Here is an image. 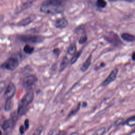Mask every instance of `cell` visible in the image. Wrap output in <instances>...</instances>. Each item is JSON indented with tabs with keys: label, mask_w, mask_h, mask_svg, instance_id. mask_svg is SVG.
I'll list each match as a JSON object with an SVG mask.
<instances>
[{
	"label": "cell",
	"mask_w": 135,
	"mask_h": 135,
	"mask_svg": "<svg viewBox=\"0 0 135 135\" xmlns=\"http://www.w3.org/2000/svg\"><path fill=\"white\" fill-rule=\"evenodd\" d=\"M16 91V87L15 85L12 82H10L7 86L4 94V97L6 99H12L13 95L15 94Z\"/></svg>",
	"instance_id": "8"
},
{
	"label": "cell",
	"mask_w": 135,
	"mask_h": 135,
	"mask_svg": "<svg viewBox=\"0 0 135 135\" xmlns=\"http://www.w3.org/2000/svg\"><path fill=\"white\" fill-rule=\"evenodd\" d=\"M34 50V48L31 47L29 44H26L23 48L24 52L28 54H31L33 52Z\"/></svg>",
	"instance_id": "16"
},
{
	"label": "cell",
	"mask_w": 135,
	"mask_h": 135,
	"mask_svg": "<svg viewBox=\"0 0 135 135\" xmlns=\"http://www.w3.org/2000/svg\"><path fill=\"white\" fill-rule=\"evenodd\" d=\"M65 10L64 2L58 0H49L44 1L40 6V11L43 13L50 14L61 13Z\"/></svg>",
	"instance_id": "1"
},
{
	"label": "cell",
	"mask_w": 135,
	"mask_h": 135,
	"mask_svg": "<svg viewBox=\"0 0 135 135\" xmlns=\"http://www.w3.org/2000/svg\"><path fill=\"white\" fill-rule=\"evenodd\" d=\"M104 38L107 41L114 46H119L122 44V42L118 35L113 32L106 33L104 35Z\"/></svg>",
	"instance_id": "5"
},
{
	"label": "cell",
	"mask_w": 135,
	"mask_h": 135,
	"mask_svg": "<svg viewBox=\"0 0 135 135\" xmlns=\"http://www.w3.org/2000/svg\"><path fill=\"white\" fill-rule=\"evenodd\" d=\"M53 53H54V54L55 55H56V56H58L59 55V54H60V52H61V51H60V50L59 49L56 48V49H54V50H53Z\"/></svg>",
	"instance_id": "29"
},
{
	"label": "cell",
	"mask_w": 135,
	"mask_h": 135,
	"mask_svg": "<svg viewBox=\"0 0 135 135\" xmlns=\"http://www.w3.org/2000/svg\"><path fill=\"white\" fill-rule=\"evenodd\" d=\"M68 21L65 17H62L56 19L54 22V26L58 29H63L67 27L68 25Z\"/></svg>",
	"instance_id": "10"
},
{
	"label": "cell",
	"mask_w": 135,
	"mask_h": 135,
	"mask_svg": "<svg viewBox=\"0 0 135 135\" xmlns=\"http://www.w3.org/2000/svg\"><path fill=\"white\" fill-rule=\"evenodd\" d=\"M38 81V78L33 75H30L23 78L22 83L23 87L26 89L32 88Z\"/></svg>",
	"instance_id": "6"
},
{
	"label": "cell",
	"mask_w": 135,
	"mask_h": 135,
	"mask_svg": "<svg viewBox=\"0 0 135 135\" xmlns=\"http://www.w3.org/2000/svg\"><path fill=\"white\" fill-rule=\"evenodd\" d=\"M25 131H26V129H25V128H24V126H23V125L21 126L20 128H19V132L20 133V134L21 135H23L24 134V133H25Z\"/></svg>",
	"instance_id": "28"
},
{
	"label": "cell",
	"mask_w": 135,
	"mask_h": 135,
	"mask_svg": "<svg viewBox=\"0 0 135 135\" xmlns=\"http://www.w3.org/2000/svg\"><path fill=\"white\" fill-rule=\"evenodd\" d=\"M131 58H132V60H133V61H135V51L133 52Z\"/></svg>",
	"instance_id": "31"
},
{
	"label": "cell",
	"mask_w": 135,
	"mask_h": 135,
	"mask_svg": "<svg viewBox=\"0 0 135 135\" xmlns=\"http://www.w3.org/2000/svg\"><path fill=\"white\" fill-rule=\"evenodd\" d=\"M69 63V59L68 58L67 56H64L62 61L60 64V72H62L65 70L66 67H67Z\"/></svg>",
	"instance_id": "14"
},
{
	"label": "cell",
	"mask_w": 135,
	"mask_h": 135,
	"mask_svg": "<svg viewBox=\"0 0 135 135\" xmlns=\"http://www.w3.org/2000/svg\"><path fill=\"white\" fill-rule=\"evenodd\" d=\"M99 135L98 134V133L97 132H96V133H94V134H93V135Z\"/></svg>",
	"instance_id": "34"
},
{
	"label": "cell",
	"mask_w": 135,
	"mask_h": 135,
	"mask_svg": "<svg viewBox=\"0 0 135 135\" xmlns=\"http://www.w3.org/2000/svg\"><path fill=\"white\" fill-rule=\"evenodd\" d=\"M81 53H82V51H78L73 56V57L71 58V60H70V63L71 64V65H73V64H74L77 61L78 59H79V58L80 57V56L81 55Z\"/></svg>",
	"instance_id": "18"
},
{
	"label": "cell",
	"mask_w": 135,
	"mask_h": 135,
	"mask_svg": "<svg viewBox=\"0 0 135 135\" xmlns=\"http://www.w3.org/2000/svg\"><path fill=\"white\" fill-rule=\"evenodd\" d=\"M134 132H135V130L134 131Z\"/></svg>",
	"instance_id": "36"
},
{
	"label": "cell",
	"mask_w": 135,
	"mask_h": 135,
	"mask_svg": "<svg viewBox=\"0 0 135 135\" xmlns=\"http://www.w3.org/2000/svg\"><path fill=\"white\" fill-rule=\"evenodd\" d=\"M124 122V120L122 118H120L119 119L117 120L116 122H115V125L116 126H119L121 124H122Z\"/></svg>",
	"instance_id": "26"
},
{
	"label": "cell",
	"mask_w": 135,
	"mask_h": 135,
	"mask_svg": "<svg viewBox=\"0 0 135 135\" xmlns=\"http://www.w3.org/2000/svg\"><path fill=\"white\" fill-rule=\"evenodd\" d=\"M36 18V15L35 14H31L28 17H27L26 18L23 19V20H21L19 22L17 23V25L18 26H26L28 24H30Z\"/></svg>",
	"instance_id": "11"
},
{
	"label": "cell",
	"mask_w": 135,
	"mask_h": 135,
	"mask_svg": "<svg viewBox=\"0 0 135 135\" xmlns=\"http://www.w3.org/2000/svg\"><path fill=\"white\" fill-rule=\"evenodd\" d=\"M29 127V120L27 119L25 120V122H24V128L26 130L28 129Z\"/></svg>",
	"instance_id": "27"
},
{
	"label": "cell",
	"mask_w": 135,
	"mask_h": 135,
	"mask_svg": "<svg viewBox=\"0 0 135 135\" xmlns=\"http://www.w3.org/2000/svg\"><path fill=\"white\" fill-rule=\"evenodd\" d=\"M20 59L17 56H12L11 57L7 59L6 61L3 63L1 68L8 70L13 71L16 69L20 65Z\"/></svg>",
	"instance_id": "3"
},
{
	"label": "cell",
	"mask_w": 135,
	"mask_h": 135,
	"mask_svg": "<svg viewBox=\"0 0 135 135\" xmlns=\"http://www.w3.org/2000/svg\"><path fill=\"white\" fill-rule=\"evenodd\" d=\"M13 106V102L12 99L6 100L5 105V110L6 111H9L11 110Z\"/></svg>",
	"instance_id": "17"
},
{
	"label": "cell",
	"mask_w": 135,
	"mask_h": 135,
	"mask_svg": "<svg viewBox=\"0 0 135 135\" xmlns=\"http://www.w3.org/2000/svg\"><path fill=\"white\" fill-rule=\"evenodd\" d=\"M16 120L17 119L15 117L6 120L2 124V129L4 130H6L10 128H13L15 125Z\"/></svg>",
	"instance_id": "9"
},
{
	"label": "cell",
	"mask_w": 135,
	"mask_h": 135,
	"mask_svg": "<svg viewBox=\"0 0 135 135\" xmlns=\"http://www.w3.org/2000/svg\"><path fill=\"white\" fill-rule=\"evenodd\" d=\"M118 73V68H116L113 69L112 70V71L110 72V73L109 74L108 77L101 83V86L106 87L108 86V85L109 84H110L111 82H112L113 81H114L116 79Z\"/></svg>",
	"instance_id": "7"
},
{
	"label": "cell",
	"mask_w": 135,
	"mask_h": 135,
	"mask_svg": "<svg viewBox=\"0 0 135 135\" xmlns=\"http://www.w3.org/2000/svg\"><path fill=\"white\" fill-rule=\"evenodd\" d=\"M77 45L75 43L71 44L68 49V53L69 55H74L77 53Z\"/></svg>",
	"instance_id": "15"
},
{
	"label": "cell",
	"mask_w": 135,
	"mask_h": 135,
	"mask_svg": "<svg viewBox=\"0 0 135 135\" xmlns=\"http://www.w3.org/2000/svg\"><path fill=\"white\" fill-rule=\"evenodd\" d=\"M66 133L63 131H60L58 129L53 130L51 131L48 135H66Z\"/></svg>",
	"instance_id": "21"
},
{
	"label": "cell",
	"mask_w": 135,
	"mask_h": 135,
	"mask_svg": "<svg viewBox=\"0 0 135 135\" xmlns=\"http://www.w3.org/2000/svg\"><path fill=\"white\" fill-rule=\"evenodd\" d=\"M80 106H81V103L79 102V104L77 105L76 107L74 108L73 110H72L70 111V112L69 113V115H68V117H72L74 115H75L76 113L78 112V111L79 110L80 108Z\"/></svg>",
	"instance_id": "19"
},
{
	"label": "cell",
	"mask_w": 135,
	"mask_h": 135,
	"mask_svg": "<svg viewBox=\"0 0 135 135\" xmlns=\"http://www.w3.org/2000/svg\"><path fill=\"white\" fill-rule=\"evenodd\" d=\"M87 106V102H83V104H82V107L84 108V107H86Z\"/></svg>",
	"instance_id": "32"
},
{
	"label": "cell",
	"mask_w": 135,
	"mask_h": 135,
	"mask_svg": "<svg viewBox=\"0 0 135 135\" xmlns=\"http://www.w3.org/2000/svg\"><path fill=\"white\" fill-rule=\"evenodd\" d=\"M20 40L24 43H40L44 40V37L41 35H23L19 37Z\"/></svg>",
	"instance_id": "4"
},
{
	"label": "cell",
	"mask_w": 135,
	"mask_h": 135,
	"mask_svg": "<svg viewBox=\"0 0 135 135\" xmlns=\"http://www.w3.org/2000/svg\"><path fill=\"white\" fill-rule=\"evenodd\" d=\"M96 5L99 8H105L107 6V2L103 0H98L96 2Z\"/></svg>",
	"instance_id": "22"
},
{
	"label": "cell",
	"mask_w": 135,
	"mask_h": 135,
	"mask_svg": "<svg viewBox=\"0 0 135 135\" xmlns=\"http://www.w3.org/2000/svg\"><path fill=\"white\" fill-rule=\"evenodd\" d=\"M105 66H106V64H105L104 62H102V63H100V66H99V67H95L94 70H99V69L101 68L104 67Z\"/></svg>",
	"instance_id": "30"
},
{
	"label": "cell",
	"mask_w": 135,
	"mask_h": 135,
	"mask_svg": "<svg viewBox=\"0 0 135 135\" xmlns=\"http://www.w3.org/2000/svg\"><path fill=\"white\" fill-rule=\"evenodd\" d=\"M124 123L127 124V125L129 126H134L135 125V116L130 117L129 119H128L126 122Z\"/></svg>",
	"instance_id": "20"
},
{
	"label": "cell",
	"mask_w": 135,
	"mask_h": 135,
	"mask_svg": "<svg viewBox=\"0 0 135 135\" xmlns=\"http://www.w3.org/2000/svg\"><path fill=\"white\" fill-rule=\"evenodd\" d=\"M88 40V37L86 35H83L80 37L79 40V43L81 44L86 43Z\"/></svg>",
	"instance_id": "23"
},
{
	"label": "cell",
	"mask_w": 135,
	"mask_h": 135,
	"mask_svg": "<svg viewBox=\"0 0 135 135\" xmlns=\"http://www.w3.org/2000/svg\"><path fill=\"white\" fill-rule=\"evenodd\" d=\"M121 37L124 41L127 42H132L135 41V37L134 35L128 33H123L121 34Z\"/></svg>",
	"instance_id": "13"
},
{
	"label": "cell",
	"mask_w": 135,
	"mask_h": 135,
	"mask_svg": "<svg viewBox=\"0 0 135 135\" xmlns=\"http://www.w3.org/2000/svg\"><path fill=\"white\" fill-rule=\"evenodd\" d=\"M6 87V83L5 81H1L0 82V94L4 91Z\"/></svg>",
	"instance_id": "25"
},
{
	"label": "cell",
	"mask_w": 135,
	"mask_h": 135,
	"mask_svg": "<svg viewBox=\"0 0 135 135\" xmlns=\"http://www.w3.org/2000/svg\"><path fill=\"white\" fill-rule=\"evenodd\" d=\"M34 99V94L32 92H28L24 95L21 99L17 108V115L22 116L26 113L27 110V107L32 102Z\"/></svg>",
	"instance_id": "2"
},
{
	"label": "cell",
	"mask_w": 135,
	"mask_h": 135,
	"mask_svg": "<svg viewBox=\"0 0 135 135\" xmlns=\"http://www.w3.org/2000/svg\"><path fill=\"white\" fill-rule=\"evenodd\" d=\"M91 59H92V55L90 54L89 56H88L86 61L84 62L83 65L81 66L80 70L81 71L85 72L89 68L90 66L91 63Z\"/></svg>",
	"instance_id": "12"
},
{
	"label": "cell",
	"mask_w": 135,
	"mask_h": 135,
	"mask_svg": "<svg viewBox=\"0 0 135 135\" xmlns=\"http://www.w3.org/2000/svg\"><path fill=\"white\" fill-rule=\"evenodd\" d=\"M70 135H79V134H78L77 132H75V133H73L72 134H71Z\"/></svg>",
	"instance_id": "33"
},
{
	"label": "cell",
	"mask_w": 135,
	"mask_h": 135,
	"mask_svg": "<svg viewBox=\"0 0 135 135\" xmlns=\"http://www.w3.org/2000/svg\"><path fill=\"white\" fill-rule=\"evenodd\" d=\"M43 130V126H40L38 127L37 129L34 131V133L32 135H40L42 132V131Z\"/></svg>",
	"instance_id": "24"
},
{
	"label": "cell",
	"mask_w": 135,
	"mask_h": 135,
	"mask_svg": "<svg viewBox=\"0 0 135 135\" xmlns=\"http://www.w3.org/2000/svg\"><path fill=\"white\" fill-rule=\"evenodd\" d=\"M2 135V131H1V130H0V135Z\"/></svg>",
	"instance_id": "35"
}]
</instances>
